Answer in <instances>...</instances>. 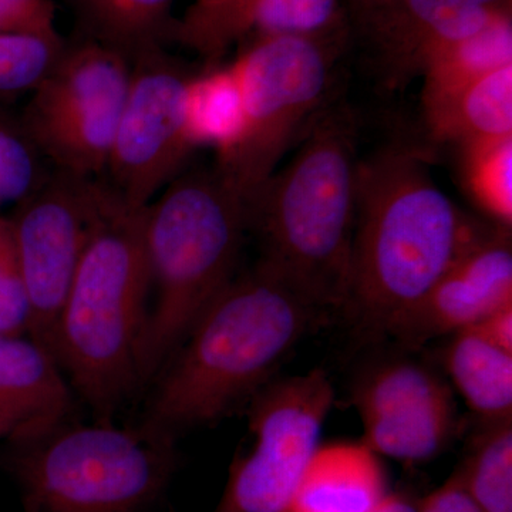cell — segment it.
Wrapping results in <instances>:
<instances>
[{"label": "cell", "mask_w": 512, "mask_h": 512, "mask_svg": "<svg viewBox=\"0 0 512 512\" xmlns=\"http://www.w3.org/2000/svg\"><path fill=\"white\" fill-rule=\"evenodd\" d=\"M325 313L262 262L235 275L157 376L138 429L177 441L251 402Z\"/></svg>", "instance_id": "obj_1"}, {"label": "cell", "mask_w": 512, "mask_h": 512, "mask_svg": "<svg viewBox=\"0 0 512 512\" xmlns=\"http://www.w3.org/2000/svg\"><path fill=\"white\" fill-rule=\"evenodd\" d=\"M485 228L458 210L419 151L360 160L343 309L389 335Z\"/></svg>", "instance_id": "obj_2"}, {"label": "cell", "mask_w": 512, "mask_h": 512, "mask_svg": "<svg viewBox=\"0 0 512 512\" xmlns=\"http://www.w3.org/2000/svg\"><path fill=\"white\" fill-rule=\"evenodd\" d=\"M359 165L355 114L329 103L247 202L258 261L325 312L345 306Z\"/></svg>", "instance_id": "obj_3"}, {"label": "cell", "mask_w": 512, "mask_h": 512, "mask_svg": "<svg viewBox=\"0 0 512 512\" xmlns=\"http://www.w3.org/2000/svg\"><path fill=\"white\" fill-rule=\"evenodd\" d=\"M146 210L128 208L117 198L100 218L57 320V363L103 423L140 389L151 291Z\"/></svg>", "instance_id": "obj_4"}, {"label": "cell", "mask_w": 512, "mask_h": 512, "mask_svg": "<svg viewBox=\"0 0 512 512\" xmlns=\"http://www.w3.org/2000/svg\"><path fill=\"white\" fill-rule=\"evenodd\" d=\"M247 232V202L215 167L181 173L148 205L144 242L156 301L141 343L140 387L157 379L235 278Z\"/></svg>", "instance_id": "obj_5"}, {"label": "cell", "mask_w": 512, "mask_h": 512, "mask_svg": "<svg viewBox=\"0 0 512 512\" xmlns=\"http://www.w3.org/2000/svg\"><path fill=\"white\" fill-rule=\"evenodd\" d=\"M25 512H144L175 467V441L73 419L9 440Z\"/></svg>", "instance_id": "obj_6"}, {"label": "cell", "mask_w": 512, "mask_h": 512, "mask_svg": "<svg viewBox=\"0 0 512 512\" xmlns=\"http://www.w3.org/2000/svg\"><path fill=\"white\" fill-rule=\"evenodd\" d=\"M335 42L336 37H256L231 63L244 96V130L214 167L245 202L329 106Z\"/></svg>", "instance_id": "obj_7"}, {"label": "cell", "mask_w": 512, "mask_h": 512, "mask_svg": "<svg viewBox=\"0 0 512 512\" xmlns=\"http://www.w3.org/2000/svg\"><path fill=\"white\" fill-rule=\"evenodd\" d=\"M130 70L126 56L92 39L64 45L55 66L30 93L20 120L55 170L86 178L106 174Z\"/></svg>", "instance_id": "obj_8"}, {"label": "cell", "mask_w": 512, "mask_h": 512, "mask_svg": "<svg viewBox=\"0 0 512 512\" xmlns=\"http://www.w3.org/2000/svg\"><path fill=\"white\" fill-rule=\"evenodd\" d=\"M117 201L99 178L55 170L10 220L29 303L28 335L55 356L57 320L94 227Z\"/></svg>", "instance_id": "obj_9"}, {"label": "cell", "mask_w": 512, "mask_h": 512, "mask_svg": "<svg viewBox=\"0 0 512 512\" xmlns=\"http://www.w3.org/2000/svg\"><path fill=\"white\" fill-rule=\"evenodd\" d=\"M333 399L322 370L266 384L249 409L254 447L232 464L215 512H291Z\"/></svg>", "instance_id": "obj_10"}, {"label": "cell", "mask_w": 512, "mask_h": 512, "mask_svg": "<svg viewBox=\"0 0 512 512\" xmlns=\"http://www.w3.org/2000/svg\"><path fill=\"white\" fill-rule=\"evenodd\" d=\"M192 76L164 47L131 60L130 82L106 174L128 208L148 207L183 173L192 146L185 124V90Z\"/></svg>", "instance_id": "obj_11"}, {"label": "cell", "mask_w": 512, "mask_h": 512, "mask_svg": "<svg viewBox=\"0 0 512 512\" xmlns=\"http://www.w3.org/2000/svg\"><path fill=\"white\" fill-rule=\"evenodd\" d=\"M353 404L363 443L377 456L421 463L439 456L457 431V407L446 380L409 357H390L357 377Z\"/></svg>", "instance_id": "obj_12"}, {"label": "cell", "mask_w": 512, "mask_h": 512, "mask_svg": "<svg viewBox=\"0 0 512 512\" xmlns=\"http://www.w3.org/2000/svg\"><path fill=\"white\" fill-rule=\"evenodd\" d=\"M377 79L396 90L441 46L483 28L510 0H349Z\"/></svg>", "instance_id": "obj_13"}, {"label": "cell", "mask_w": 512, "mask_h": 512, "mask_svg": "<svg viewBox=\"0 0 512 512\" xmlns=\"http://www.w3.org/2000/svg\"><path fill=\"white\" fill-rule=\"evenodd\" d=\"M511 228L484 229L389 333L407 348L453 336L512 305Z\"/></svg>", "instance_id": "obj_14"}, {"label": "cell", "mask_w": 512, "mask_h": 512, "mask_svg": "<svg viewBox=\"0 0 512 512\" xmlns=\"http://www.w3.org/2000/svg\"><path fill=\"white\" fill-rule=\"evenodd\" d=\"M342 0H224L198 16L175 22L173 40L217 64L245 36H303L332 39L342 23Z\"/></svg>", "instance_id": "obj_15"}, {"label": "cell", "mask_w": 512, "mask_h": 512, "mask_svg": "<svg viewBox=\"0 0 512 512\" xmlns=\"http://www.w3.org/2000/svg\"><path fill=\"white\" fill-rule=\"evenodd\" d=\"M0 412L18 430L10 440L73 419L72 386L56 357L33 339L0 333Z\"/></svg>", "instance_id": "obj_16"}, {"label": "cell", "mask_w": 512, "mask_h": 512, "mask_svg": "<svg viewBox=\"0 0 512 512\" xmlns=\"http://www.w3.org/2000/svg\"><path fill=\"white\" fill-rule=\"evenodd\" d=\"M380 458L363 441L319 444L291 512H373L389 494Z\"/></svg>", "instance_id": "obj_17"}, {"label": "cell", "mask_w": 512, "mask_h": 512, "mask_svg": "<svg viewBox=\"0 0 512 512\" xmlns=\"http://www.w3.org/2000/svg\"><path fill=\"white\" fill-rule=\"evenodd\" d=\"M423 116L437 143L461 146L484 138L512 137V66L423 101Z\"/></svg>", "instance_id": "obj_18"}, {"label": "cell", "mask_w": 512, "mask_h": 512, "mask_svg": "<svg viewBox=\"0 0 512 512\" xmlns=\"http://www.w3.org/2000/svg\"><path fill=\"white\" fill-rule=\"evenodd\" d=\"M444 367L470 409L484 423L512 417V352L471 326L451 336Z\"/></svg>", "instance_id": "obj_19"}, {"label": "cell", "mask_w": 512, "mask_h": 512, "mask_svg": "<svg viewBox=\"0 0 512 512\" xmlns=\"http://www.w3.org/2000/svg\"><path fill=\"white\" fill-rule=\"evenodd\" d=\"M86 39L134 60L173 39L174 0H69Z\"/></svg>", "instance_id": "obj_20"}, {"label": "cell", "mask_w": 512, "mask_h": 512, "mask_svg": "<svg viewBox=\"0 0 512 512\" xmlns=\"http://www.w3.org/2000/svg\"><path fill=\"white\" fill-rule=\"evenodd\" d=\"M507 66H512L510 6L498 10L483 28L458 37L429 57L421 73V101L456 92Z\"/></svg>", "instance_id": "obj_21"}, {"label": "cell", "mask_w": 512, "mask_h": 512, "mask_svg": "<svg viewBox=\"0 0 512 512\" xmlns=\"http://www.w3.org/2000/svg\"><path fill=\"white\" fill-rule=\"evenodd\" d=\"M244 119L241 83L231 63L192 73L185 90V124L192 146L212 147L220 160L237 146Z\"/></svg>", "instance_id": "obj_22"}, {"label": "cell", "mask_w": 512, "mask_h": 512, "mask_svg": "<svg viewBox=\"0 0 512 512\" xmlns=\"http://www.w3.org/2000/svg\"><path fill=\"white\" fill-rule=\"evenodd\" d=\"M457 473L483 512H512V417L484 423Z\"/></svg>", "instance_id": "obj_23"}, {"label": "cell", "mask_w": 512, "mask_h": 512, "mask_svg": "<svg viewBox=\"0 0 512 512\" xmlns=\"http://www.w3.org/2000/svg\"><path fill=\"white\" fill-rule=\"evenodd\" d=\"M464 190L494 221L512 225V137L484 138L457 146Z\"/></svg>", "instance_id": "obj_24"}, {"label": "cell", "mask_w": 512, "mask_h": 512, "mask_svg": "<svg viewBox=\"0 0 512 512\" xmlns=\"http://www.w3.org/2000/svg\"><path fill=\"white\" fill-rule=\"evenodd\" d=\"M60 36L0 33V97L32 93L62 55Z\"/></svg>", "instance_id": "obj_25"}, {"label": "cell", "mask_w": 512, "mask_h": 512, "mask_svg": "<svg viewBox=\"0 0 512 512\" xmlns=\"http://www.w3.org/2000/svg\"><path fill=\"white\" fill-rule=\"evenodd\" d=\"M22 124L0 116V205L25 200L47 177Z\"/></svg>", "instance_id": "obj_26"}, {"label": "cell", "mask_w": 512, "mask_h": 512, "mask_svg": "<svg viewBox=\"0 0 512 512\" xmlns=\"http://www.w3.org/2000/svg\"><path fill=\"white\" fill-rule=\"evenodd\" d=\"M29 303L12 224L0 218V333H28Z\"/></svg>", "instance_id": "obj_27"}, {"label": "cell", "mask_w": 512, "mask_h": 512, "mask_svg": "<svg viewBox=\"0 0 512 512\" xmlns=\"http://www.w3.org/2000/svg\"><path fill=\"white\" fill-rule=\"evenodd\" d=\"M2 35L60 36L52 0H0Z\"/></svg>", "instance_id": "obj_28"}, {"label": "cell", "mask_w": 512, "mask_h": 512, "mask_svg": "<svg viewBox=\"0 0 512 512\" xmlns=\"http://www.w3.org/2000/svg\"><path fill=\"white\" fill-rule=\"evenodd\" d=\"M419 512H483L468 493L458 473L419 501Z\"/></svg>", "instance_id": "obj_29"}, {"label": "cell", "mask_w": 512, "mask_h": 512, "mask_svg": "<svg viewBox=\"0 0 512 512\" xmlns=\"http://www.w3.org/2000/svg\"><path fill=\"white\" fill-rule=\"evenodd\" d=\"M491 342L512 352V305L505 306L474 325Z\"/></svg>", "instance_id": "obj_30"}, {"label": "cell", "mask_w": 512, "mask_h": 512, "mask_svg": "<svg viewBox=\"0 0 512 512\" xmlns=\"http://www.w3.org/2000/svg\"><path fill=\"white\" fill-rule=\"evenodd\" d=\"M373 512H419V501L406 493H389Z\"/></svg>", "instance_id": "obj_31"}, {"label": "cell", "mask_w": 512, "mask_h": 512, "mask_svg": "<svg viewBox=\"0 0 512 512\" xmlns=\"http://www.w3.org/2000/svg\"><path fill=\"white\" fill-rule=\"evenodd\" d=\"M224 0H195L194 5L188 9V12L185 13L187 16H198L204 15V13L210 12V10L217 8L220 6Z\"/></svg>", "instance_id": "obj_32"}, {"label": "cell", "mask_w": 512, "mask_h": 512, "mask_svg": "<svg viewBox=\"0 0 512 512\" xmlns=\"http://www.w3.org/2000/svg\"><path fill=\"white\" fill-rule=\"evenodd\" d=\"M16 433H18V430H16L13 421L0 412V439H13Z\"/></svg>", "instance_id": "obj_33"}]
</instances>
